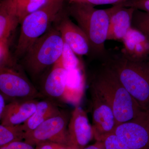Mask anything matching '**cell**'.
<instances>
[{
  "mask_svg": "<svg viewBox=\"0 0 149 149\" xmlns=\"http://www.w3.org/2000/svg\"><path fill=\"white\" fill-rule=\"evenodd\" d=\"M113 133L130 149H149V111L117 125Z\"/></svg>",
  "mask_w": 149,
  "mask_h": 149,
  "instance_id": "obj_8",
  "label": "cell"
},
{
  "mask_svg": "<svg viewBox=\"0 0 149 149\" xmlns=\"http://www.w3.org/2000/svg\"><path fill=\"white\" fill-rule=\"evenodd\" d=\"M90 86L105 100L114 112L116 126L136 117L143 109L107 65H101L93 74Z\"/></svg>",
  "mask_w": 149,
  "mask_h": 149,
  "instance_id": "obj_1",
  "label": "cell"
},
{
  "mask_svg": "<svg viewBox=\"0 0 149 149\" xmlns=\"http://www.w3.org/2000/svg\"><path fill=\"white\" fill-rule=\"evenodd\" d=\"M67 76V71L63 67L61 58L52 66L39 90L44 98L52 100L58 103L63 102Z\"/></svg>",
  "mask_w": 149,
  "mask_h": 149,
  "instance_id": "obj_12",
  "label": "cell"
},
{
  "mask_svg": "<svg viewBox=\"0 0 149 149\" xmlns=\"http://www.w3.org/2000/svg\"><path fill=\"white\" fill-rule=\"evenodd\" d=\"M20 23L13 0L0 2V39H8L11 32Z\"/></svg>",
  "mask_w": 149,
  "mask_h": 149,
  "instance_id": "obj_18",
  "label": "cell"
},
{
  "mask_svg": "<svg viewBox=\"0 0 149 149\" xmlns=\"http://www.w3.org/2000/svg\"><path fill=\"white\" fill-rule=\"evenodd\" d=\"M83 149H105L104 141H96L95 143L93 145L87 147Z\"/></svg>",
  "mask_w": 149,
  "mask_h": 149,
  "instance_id": "obj_28",
  "label": "cell"
},
{
  "mask_svg": "<svg viewBox=\"0 0 149 149\" xmlns=\"http://www.w3.org/2000/svg\"><path fill=\"white\" fill-rule=\"evenodd\" d=\"M61 58L67 71L83 66L82 61L65 41Z\"/></svg>",
  "mask_w": 149,
  "mask_h": 149,
  "instance_id": "obj_20",
  "label": "cell"
},
{
  "mask_svg": "<svg viewBox=\"0 0 149 149\" xmlns=\"http://www.w3.org/2000/svg\"><path fill=\"white\" fill-rule=\"evenodd\" d=\"M88 37L91 53L102 61L109 52L105 48L109 23L108 9H98L83 3H70L67 9Z\"/></svg>",
  "mask_w": 149,
  "mask_h": 149,
  "instance_id": "obj_3",
  "label": "cell"
},
{
  "mask_svg": "<svg viewBox=\"0 0 149 149\" xmlns=\"http://www.w3.org/2000/svg\"><path fill=\"white\" fill-rule=\"evenodd\" d=\"M64 44L60 31L55 26L51 27L25 54L22 67L33 80H37L61 58Z\"/></svg>",
  "mask_w": 149,
  "mask_h": 149,
  "instance_id": "obj_4",
  "label": "cell"
},
{
  "mask_svg": "<svg viewBox=\"0 0 149 149\" xmlns=\"http://www.w3.org/2000/svg\"><path fill=\"white\" fill-rule=\"evenodd\" d=\"M26 133L22 124L17 125H0V147L25 139Z\"/></svg>",
  "mask_w": 149,
  "mask_h": 149,
  "instance_id": "obj_19",
  "label": "cell"
},
{
  "mask_svg": "<svg viewBox=\"0 0 149 149\" xmlns=\"http://www.w3.org/2000/svg\"><path fill=\"white\" fill-rule=\"evenodd\" d=\"M35 147V149H73L67 145L50 141L42 142Z\"/></svg>",
  "mask_w": 149,
  "mask_h": 149,
  "instance_id": "obj_26",
  "label": "cell"
},
{
  "mask_svg": "<svg viewBox=\"0 0 149 149\" xmlns=\"http://www.w3.org/2000/svg\"><path fill=\"white\" fill-rule=\"evenodd\" d=\"M6 100L3 96L0 94V117L2 116L5 109L6 106L7 104H6Z\"/></svg>",
  "mask_w": 149,
  "mask_h": 149,
  "instance_id": "obj_29",
  "label": "cell"
},
{
  "mask_svg": "<svg viewBox=\"0 0 149 149\" xmlns=\"http://www.w3.org/2000/svg\"><path fill=\"white\" fill-rule=\"evenodd\" d=\"M48 0H31L21 8L17 10L20 24L24 19L42 6Z\"/></svg>",
  "mask_w": 149,
  "mask_h": 149,
  "instance_id": "obj_23",
  "label": "cell"
},
{
  "mask_svg": "<svg viewBox=\"0 0 149 149\" xmlns=\"http://www.w3.org/2000/svg\"><path fill=\"white\" fill-rule=\"evenodd\" d=\"M18 66L10 55L8 39H0V67L13 68Z\"/></svg>",
  "mask_w": 149,
  "mask_h": 149,
  "instance_id": "obj_22",
  "label": "cell"
},
{
  "mask_svg": "<svg viewBox=\"0 0 149 149\" xmlns=\"http://www.w3.org/2000/svg\"><path fill=\"white\" fill-rule=\"evenodd\" d=\"M132 27L143 33L149 42V13L135 10L132 19Z\"/></svg>",
  "mask_w": 149,
  "mask_h": 149,
  "instance_id": "obj_21",
  "label": "cell"
},
{
  "mask_svg": "<svg viewBox=\"0 0 149 149\" xmlns=\"http://www.w3.org/2000/svg\"><path fill=\"white\" fill-rule=\"evenodd\" d=\"M122 42L121 52L128 58L139 60L149 56V42L141 32L131 27Z\"/></svg>",
  "mask_w": 149,
  "mask_h": 149,
  "instance_id": "obj_16",
  "label": "cell"
},
{
  "mask_svg": "<svg viewBox=\"0 0 149 149\" xmlns=\"http://www.w3.org/2000/svg\"><path fill=\"white\" fill-rule=\"evenodd\" d=\"M30 1L31 0H13L17 10L21 8Z\"/></svg>",
  "mask_w": 149,
  "mask_h": 149,
  "instance_id": "obj_30",
  "label": "cell"
},
{
  "mask_svg": "<svg viewBox=\"0 0 149 149\" xmlns=\"http://www.w3.org/2000/svg\"><path fill=\"white\" fill-rule=\"evenodd\" d=\"M0 92L9 103L44 99L19 66L0 67Z\"/></svg>",
  "mask_w": 149,
  "mask_h": 149,
  "instance_id": "obj_6",
  "label": "cell"
},
{
  "mask_svg": "<svg viewBox=\"0 0 149 149\" xmlns=\"http://www.w3.org/2000/svg\"><path fill=\"white\" fill-rule=\"evenodd\" d=\"M39 100H33L8 103L0 117L1 124L13 125L23 124L35 112Z\"/></svg>",
  "mask_w": 149,
  "mask_h": 149,
  "instance_id": "obj_14",
  "label": "cell"
},
{
  "mask_svg": "<svg viewBox=\"0 0 149 149\" xmlns=\"http://www.w3.org/2000/svg\"><path fill=\"white\" fill-rule=\"evenodd\" d=\"M60 106L59 103L50 99L40 100L35 112L22 124L26 134L32 132L49 118L59 114L62 110Z\"/></svg>",
  "mask_w": 149,
  "mask_h": 149,
  "instance_id": "obj_17",
  "label": "cell"
},
{
  "mask_svg": "<svg viewBox=\"0 0 149 149\" xmlns=\"http://www.w3.org/2000/svg\"><path fill=\"white\" fill-rule=\"evenodd\" d=\"M0 149H35L33 146L25 141H16L0 147Z\"/></svg>",
  "mask_w": 149,
  "mask_h": 149,
  "instance_id": "obj_27",
  "label": "cell"
},
{
  "mask_svg": "<svg viewBox=\"0 0 149 149\" xmlns=\"http://www.w3.org/2000/svg\"><path fill=\"white\" fill-rule=\"evenodd\" d=\"M102 63L111 68L141 108L149 111V56L134 60L121 51L109 52Z\"/></svg>",
  "mask_w": 149,
  "mask_h": 149,
  "instance_id": "obj_2",
  "label": "cell"
},
{
  "mask_svg": "<svg viewBox=\"0 0 149 149\" xmlns=\"http://www.w3.org/2000/svg\"><path fill=\"white\" fill-rule=\"evenodd\" d=\"M70 113L62 109L59 114L49 118L26 134L24 141L33 146L46 141L68 146L67 127Z\"/></svg>",
  "mask_w": 149,
  "mask_h": 149,
  "instance_id": "obj_7",
  "label": "cell"
},
{
  "mask_svg": "<svg viewBox=\"0 0 149 149\" xmlns=\"http://www.w3.org/2000/svg\"><path fill=\"white\" fill-rule=\"evenodd\" d=\"M67 10L63 8L55 21V26L61 33L63 40L77 56L87 55L91 53L88 37L78 25L70 18Z\"/></svg>",
  "mask_w": 149,
  "mask_h": 149,
  "instance_id": "obj_10",
  "label": "cell"
},
{
  "mask_svg": "<svg viewBox=\"0 0 149 149\" xmlns=\"http://www.w3.org/2000/svg\"><path fill=\"white\" fill-rule=\"evenodd\" d=\"M86 78L84 66L67 71L63 102L79 106L85 93Z\"/></svg>",
  "mask_w": 149,
  "mask_h": 149,
  "instance_id": "obj_15",
  "label": "cell"
},
{
  "mask_svg": "<svg viewBox=\"0 0 149 149\" xmlns=\"http://www.w3.org/2000/svg\"><path fill=\"white\" fill-rule=\"evenodd\" d=\"M125 0H69L70 3H83L94 6L106 4H116Z\"/></svg>",
  "mask_w": 149,
  "mask_h": 149,
  "instance_id": "obj_25",
  "label": "cell"
},
{
  "mask_svg": "<svg viewBox=\"0 0 149 149\" xmlns=\"http://www.w3.org/2000/svg\"><path fill=\"white\" fill-rule=\"evenodd\" d=\"M108 9L109 23L107 40L121 41L132 27L135 9L118 5Z\"/></svg>",
  "mask_w": 149,
  "mask_h": 149,
  "instance_id": "obj_13",
  "label": "cell"
},
{
  "mask_svg": "<svg viewBox=\"0 0 149 149\" xmlns=\"http://www.w3.org/2000/svg\"><path fill=\"white\" fill-rule=\"evenodd\" d=\"M103 141L105 149H130L123 143L114 133L108 136Z\"/></svg>",
  "mask_w": 149,
  "mask_h": 149,
  "instance_id": "obj_24",
  "label": "cell"
},
{
  "mask_svg": "<svg viewBox=\"0 0 149 149\" xmlns=\"http://www.w3.org/2000/svg\"><path fill=\"white\" fill-rule=\"evenodd\" d=\"M94 139L102 141L114 133L116 120L112 109L95 89L90 86Z\"/></svg>",
  "mask_w": 149,
  "mask_h": 149,
  "instance_id": "obj_9",
  "label": "cell"
},
{
  "mask_svg": "<svg viewBox=\"0 0 149 149\" xmlns=\"http://www.w3.org/2000/svg\"><path fill=\"white\" fill-rule=\"evenodd\" d=\"M65 0H48L40 8L27 15L22 22L21 30L15 51V57H21L44 35L63 8Z\"/></svg>",
  "mask_w": 149,
  "mask_h": 149,
  "instance_id": "obj_5",
  "label": "cell"
},
{
  "mask_svg": "<svg viewBox=\"0 0 149 149\" xmlns=\"http://www.w3.org/2000/svg\"><path fill=\"white\" fill-rule=\"evenodd\" d=\"M67 135L68 146L73 149H84L94 139L87 113L79 106L75 107L70 113Z\"/></svg>",
  "mask_w": 149,
  "mask_h": 149,
  "instance_id": "obj_11",
  "label": "cell"
}]
</instances>
